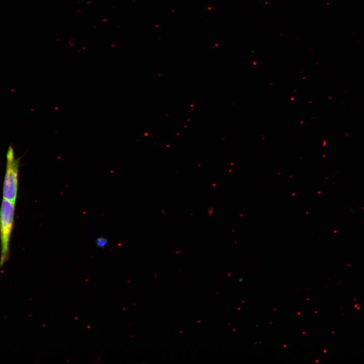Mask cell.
Returning <instances> with one entry per match:
<instances>
[{
	"label": "cell",
	"instance_id": "1",
	"mask_svg": "<svg viewBox=\"0 0 364 364\" xmlns=\"http://www.w3.org/2000/svg\"><path fill=\"white\" fill-rule=\"evenodd\" d=\"M15 204L4 199L0 209V266L9 258L10 244L14 223Z\"/></svg>",
	"mask_w": 364,
	"mask_h": 364
},
{
	"label": "cell",
	"instance_id": "2",
	"mask_svg": "<svg viewBox=\"0 0 364 364\" xmlns=\"http://www.w3.org/2000/svg\"><path fill=\"white\" fill-rule=\"evenodd\" d=\"M6 158L3 197L4 199L15 204L18 189L19 159L15 157L14 149L11 145L8 149Z\"/></svg>",
	"mask_w": 364,
	"mask_h": 364
},
{
	"label": "cell",
	"instance_id": "3",
	"mask_svg": "<svg viewBox=\"0 0 364 364\" xmlns=\"http://www.w3.org/2000/svg\"><path fill=\"white\" fill-rule=\"evenodd\" d=\"M108 243V239L103 236L98 237L95 241L96 246L99 248H105Z\"/></svg>",
	"mask_w": 364,
	"mask_h": 364
}]
</instances>
